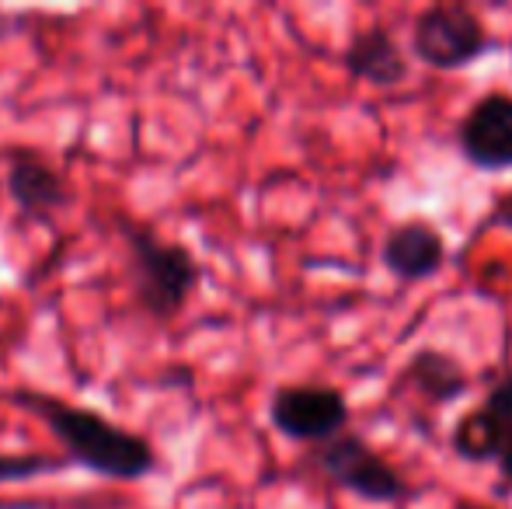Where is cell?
Here are the masks:
<instances>
[{
	"mask_svg": "<svg viewBox=\"0 0 512 509\" xmlns=\"http://www.w3.org/2000/svg\"><path fill=\"white\" fill-rule=\"evenodd\" d=\"M0 398L39 419L63 447V457L88 475L115 485H140L161 468L157 447L147 436L119 426L98 408L74 405V401L56 398V394L35 391V387H7V391H0Z\"/></svg>",
	"mask_w": 512,
	"mask_h": 509,
	"instance_id": "1",
	"label": "cell"
},
{
	"mask_svg": "<svg viewBox=\"0 0 512 509\" xmlns=\"http://www.w3.org/2000/svg\"><path fill=\"white\" fill-rule=\"evenodd\" d=\"M119 238L126 248V272L136 307L150 321H175L196 297L203 283L199 258L178 241H168L140 220H119Z\"/></svg>",
	"mask_w": 512,
	"mask_h": 509,
	"instance_id": "2",
	"label": "cell"
},
{
	"mask_svg": "<svg viewBox=\"0 0 512 509\" xmlns=\"http://www.w3.org/2000/svg\"><path fill=\"white\" fill-rule=\"evenodd\" d=\"M488 46L485 21L460 4H432L411 25V56L432 70H464Z\"/></svg>",
	"mask_w": 512,
	"mask_h": 509,
	"instance_id": "3",
	"label": "cell"
},
{
	"mask_svg": "<svg viewBox=\"0 0 512 509\" xmlns=\"http://www.w3.org/2000/svg\"><path fill=\"white\" fill-rule=\"evenodd\" d=\"M314 464L328 482L366 503H401L408 496L405 478L356 433H338L335 440L321 443Z\"/></svg>",
	"mask_w": 512,
	"mask_h": 509,
	"instance_id": "4",
	"label": "cell"
},
{
	"mask_svg": "<svg viewBox=\"0 0 512 509\" xmlns=\"http://www.w3.org/2000/svg\"><path fill=\"white\" fill-rule=\"evenodd\" d=\"M269 422L293 443H328L349 426V401L338 387L283 384L269 398Z\"/></svg>",
	"mask_w": 512,
	"mask_h": 509,
	"instance_id": "5",
	"label": "cell"
},
{
	"mask_svg": "<svg viewBox=\"0 0 512 509\" xmlns=\"http://www.w3.org/2000/svg\"><path fill=\"white\" fill-rule=\"evenodd\" d=\"M4 192L14 203V210L35 224H49L60 210L70 206V185L60 168L32 150H11L4 171Z\"/></svg>",
	"mask_w": 512,
	"mask_h": 509,
	"instance_id": "6",
	"label": "cell"
},
{
	"mask_svg": "<svg viewBox=\"0 0 512 509\" xmlns=\"http://www.w3.org/2000/svg\"><path fill=\"white\" fill-rule=\"evenodd\" d=\"M457 147L474 168L509 171L512 168V98L485 95L471 105L457 126Z\"/></svg>",
	"mask_w": 512,
	"mask_h": 509,
	"instance_id": "7",
	"label": "cell"
},
{
	"mask_svg": "<svg viewBox=\"0 0 512 509\" xmlns=\"http://www.w3.org/2000/svg\"><path fill=\"white\" fill-rule=\"evenodd\" d=\"M380 262L401 283H422L446 265V241L429 220H405L387 234Z\"/></svg>",
	"mask_w": 512,
	"mask_h": 509,
	"instance_id": "8",
	"label": "cell"
},
{
	"mask_svg": "<svg viewBox=\"0 0 512 509\" xmlns=\"http://www.w3.org/2000/svg\"><path fill=\"white\" fill-rule=\"evenodd\" d=\"M342 63L352 81H363L370 88H398L408 77V56L384 25H370L352 35Z\"/></svg>",
	"mask_w": 512,
	"mask_h": 509,
	"instance_id": "9",
	"label": "cell"
},
{
	"mask_svg": "<svg viewBox=\"0 0 512 509\" xmlns=\"http://www.w3.org/2000/svg\"><path fill=\"white\" fill-rule=\"evenodd\" d=\"M405 384L432 405H450V401L464 398L471 377L457 356L443 353V349H418L405 367Z\"/></svg>",
	"mask_w": 512,
	"mask_h": 509,
	"instance_id": "10",
	"label": "cell"
},
{
	"mask_svg": "<svg viewBox=\"0 0 512 509\" xmlns=\"http://www.w3.org/2000/svg\"><path fill=\"white\" fill-rule=\"evenodd\" d=\"M450 447H453V454H457L460 461L485 464V461H495V457H499L502 433L495 429V422L488 419L481 408H474V412H467L464 419L453 426Z\"/></svg>",
	"mask_w": 512,
	"mask_h": 509,
	"instance_id": "11",
	"label": "cell"
},
{
	"mask_svg": "<svg viewBox=\"0 0 512 509\" xmlns=\"http://www.w3.org/2000/svg\"><path fill=\"white\" fill-rule=\"evenodd\" d=\"M70 468H74V464L63 454H42V450H32V454H0V489L35 482V478L60 475V471H70Z\"/></svg>",
	"mask_w": 512,
	"mask_h": 509,
	"instance_id": "12",
	"label": "cell"
},
{
	"mask_svg": "<svg viewBox=\"0 0 512 509\" xmlns=\"http://www.w3.org/2000/svg\"><path fill=\"white\" fill-rule=\"evenodd\" d=\"M478 408L495 422V429H499L502 440H506L512 433V374L502 377V381L485 394V401H481Z\"/></svg>",
	"mask_w": 512,
	"mask_h": 509,
	"instance_id": "13",
	"label": "cell"
},
{
	"mask_svg": "<svg viewBox=\"0 0 512 509\" xmlns=\"http://www.w3.org/2000/svg\"><path fill=\"white\" fill-rule=\"evenodd\" d=\"M488 224L512 231V189L506 192V196H499V203L492 206V213H488Z\"/></svg>",
	"mask_w": 512,
	"mask_h": 509,
	"instance_id": "14",
	"label": "cell"
},
{
	"mask_svg": "<svg viewBox=\"0 0 512 509\" xmlns=\"http://www.w3.org/2000/svg\"><path fill=\"white\" fill-rule=\"evenodd\" d=\"M495 461H499V471H502V478H506V482L512 485V433L506 436V440H502V447H499V457H495Z\"/></svg>",
	"mask_w": 512,
	"mask_h": 509,
	"instance_id": "15",
	"label": "cell"
},
{
	"mask_svg": "<svg viewBox=\"0 0 512 509\" xmlns=\"http://www.w3.org/2000/svg\"><path fill=\"white\" fill-rule=\"evenodd\" d=\"M457 509H488V506H464V503H460Z\"/></svg>",
	"mask_w": 512,
	"mask_h": 509,
	"instance_id": "16",
	"label": "cell"
}]
</instances>
